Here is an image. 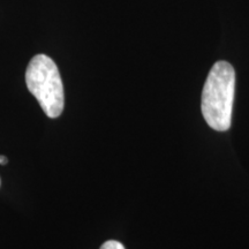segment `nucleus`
I'll list each match as a JSON object with an SVG mask.
<instances>
[{
    "label": "nucleus",
    "mask_w": 249,
    "mask_h": 249,
    "mask_svg": "<svg viewBox=\"0 0 249 249\" xmlns=\"http://www.w3.org/2000/svg\"><path fill=\"white\" fill-rule=\"evenodd\" d=\"M101 249H124V245L119 241L108 240L102 245Z\"/></svg>",
    "instance_id": "7ed1b4c3"
},
{
    "label": "nucleus",
    "mask_w": 249,
    "mask_h": 249,
    "mask_svg": "<svg viewBox=\"0 0 249 249\" xmlns=\"http://www.w3.org/2000/svg\"><path fill=\"white\" fill-rule=\"evenodd\" d=\"M29 91L39 103L49 118H58L64 111L65 95L60 73L51 58L37 54L31 59L26 71Z\"/></svg>",
    "instance_id": "f03ea898"
},
{
    "label": "nucleus",
    "mask_w": 249,
    "mask_h": 249,
    "mask_svg": "<svg viewBox=\"0 0 249 249\" xmlns=\"http://www.w3.org/2000/svg\"><path fill=\"white\" fill-rule=\"evenodd\" d=\"M8 163V160L6 156H0V165H5Z\"/></svg>",
    "instance_id": "20e7f679"
},
{
    "label": "nucleus",
    "mask_w": 249,
    "mask_h": 249,
    "mask_svg": "<svg viewBox=\"0 0 249 249\" xmlns=\"http://www.w3.org/2000/svg\"><path fill=\"white\" fill-rule=\"evenodd\" d=\"M234 90V68L227 61H217L208 74L201 98L204 120L217 132H226L231 127Z\"/></svg>",
    "instance_id": "f257e3e1"
}]
</instances>
